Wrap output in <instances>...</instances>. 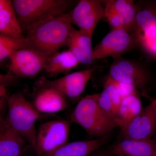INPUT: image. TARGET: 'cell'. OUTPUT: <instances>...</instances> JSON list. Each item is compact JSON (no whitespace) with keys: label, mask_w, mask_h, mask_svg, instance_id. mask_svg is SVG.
Instances as JSON below:
<instances>
[{"label":"cell","mask_w":156,"mask_h":156,"mask_svg":"<svg viewBox=\"0 0 156 156\" xmlns=\"http://www.w3.org/2000/svg\"><path fill=\"white\" fill-rule=\"evenodd\" d=\"M75 29L67 12L37 23L27 32L24 37L27 48L50 56L62 47L67 46Z\"/></svg>","instance_id":"6da1fadb"},{"label":"cell","mask_w":156,"mask_h":156,"mask_svg":"<svg viewBox=\"0 0 156 156\" xmlns=\"http://www.w3.org/2000/svg\"><path fill=\"white\" fill-rule=\"evenodd\" d=\"M11 2L23 34L39 23L67 13L77 3L73 0H13Z\"/></svg>","instance_id":"7a4b0ae2"},{"label":"cell","mask_w":156,"mask_h":156,"mask_svg":"<svg viewBox=\"0 0 156 156\" xmlns=\"http://www.w3.org/2000/svg\"><path fill=\"white\" fill-rule=\"evenodd\" d=\"M99 95L94 94L83 98L74 109L70 118L72 122L80 126L90 136L101 137L117 126L98 106Z\"/></svg>","instance_id":"3957f363"},{"label":"cell","mask_w":156,"mask_h":156,"mask_svg":"<svg viewBox=\"0 0 156 156\" xmlns=\"http://www.w3.org/2000/svg\"><path fill=\"white\" fill-rule=\"evenodd\" d=\"M7 108L5 118L9 125L34 148L37 134L35 123L41 113L20 92L8 98Z\"/></svg>","instance_id":"277c9868"},{"label":"cell","mask_w":156,"mask_h":156,"mask_svg":"<svg viewBox=\"0 0 156 156\" xmlns=\"http://www.w3.org/2000/svg\"><path fill=\"white\" fill-rule=\"evenodd\" d=\"M70 130V124L65 120H53L41 125L34 148L37 155H44L68 143Z\"/></svg>","instance_id":"5b68a950"},{"label":"cell","mask_w":156,"mask_h":156,"mask_svg":"<svg viewBox=\"0 0 156 156\" xmlns=\"http://www.w3.org/2000/svg\"><path fill=\"white\" fill-rule=\"evenodd\" d=\"M108 77L115 82L134 86L139 93L147 95L146 87L148 82L147 72L135 62L122 56L114 58Z\"/></svg>","instance_id":"8992f818"},{"label":"cell","mask_w":156,"mask_h":156,"mask_svg":"<svg viewBox=\"0 0 156 156\" xmlns=\"http://www.w3.org/2000/svg\"><path fill=\"white\" fill-rule=\"evenodd\" d=\"M48 57L44 53L32 48L17 50L9 58V74L17 77H35L44 70Z\"/></svg>","instance_id":"52a82bcc"},{"label":"cell","mask_w":156,"mask_h":156,"mask_svg":"<svg viewBox=\"0 0 156 156\" xmlns=\"http://www.w3.org/2000/svg\"><path fill=\"white\" fill-rule=\"evenodd\" d=\"M136 45L132 34L122 29H113L93 49L92 58L94 61L107 57H121Z\"/></svg>","instance_id":"ba28073f"},{"label":"cell","mask_w":156,"mask_h":156,"mask_svg":"<svg viewBox=\"0 0 156 156\" xmlns=\"http://www.w3.org/2000/svg\"><path fill=\"white\" fill-rule=\"evenodd\" d=\"M97 69V66H94L53 80L42 77L37 82L36 86L50 87L56 89L66 98L76 99L84 92L92 75Z\"/></svg>","instance_id":"9c48e42d"},{"label":"cell","mask_w":156,"mask_h":156,"mask_svg":"<svg viewBox=\"0 0 156 156\" xmlns=\"http://www.w3.org/2000/svg\"><path fill=\"white\" fill-rule=\"evenodd\" d=\"M69 15L72 24L92 37L98 23L105 17V9L100 1L80 0L69 12Z\"/></svg>","instance_id":"30bf717a"},{"label":"cell","mask_w":156,"mask_h":156,"mask_svg":"<svg viewBox=\"0 0 156 156\" xmlns=\"http://www.w3.org/2000/svg\"><path fill=\"white\" fill-rule=\"evenodd\" d=\"M105 17L113 29L134 30L137 6L131 0H109L104 8Z\"/></svg>","instance_id":"8fae6325"},{"label":"cell","mask_w":156,"mask_h":156,"mask_svg":"<svg viewBox=\"0 0 156 156\" xmlns=\"http://www.w3.org/2000/svg\"><path fill=\"white\" fill-rule=\"evenodd\" d=\"M121 129L125 139H151L156 133V117L151 104L142 108L139 114Z\"/></svg>","instance_id":"7c38bea8"},{"label":"cell","mask_w":156,"mask_h":156,"mask_svg":"<svg viewBox=\"0 0 156 156\" xmlns=\"http://www.w3.org/2000/svg\"><path fill=\"white\" fill-rule=\"evenodd\" d=\"M36 87L32 104L40 113H55L66 108V98L60 92L50 87Z\"/></svg>","instance_id":"4fadbf2b"},{"label":"cell","mask_w":156,"mask_h":156,"mask_svg":"<svg viewBox=\"0 0 156 156\" xmlns=\"http://www.w3.org/2000/svg\"><path fill=\"white\" fill-rule=\"evenodd\" d=\"M27 144L5 118H0V156H23Z\"/></svg>","instance_id":"5bb4252c"},{"label":"cell","mask_w":156,"mask_h":156,"mask_svg":"<svg viewBox=\"0 0 156 156\" xmlns=\"http://www.w3.org/2000/svg\"><path fill=\"white\" fill-rule=\"evenodd\" d=\"M156 33V4H150L143 8L137 7L135 25L132 32L136 44Z\"/></svg>","instance_id":"9a60e30c"},{"label":"cell","mask_w":156,"mask_h":156,"mask_svg":"<svg viewBox=\"0 0 156 156\" xmlns=\"http://www.w3.org/2000/svg\"><path fill=\"white\" fill-rule=\"evenodd\" d=\"M111 154L116 156H156V139H124L113 147Z\"/></svg>","instance_id":"2e32d148"},{"label":"cell","mask_w":156,"mask_h":156,"mask_svg":"<svg viewBox=\"0 0 156 156\" xmlns=\"http://www.w3.org/2000/svg\"><path fill=\"white\" fill-rule=\"evenodd\" d=\"M92 37L80 30L75 29L68 42L70 51L80 63L90 64L92 58Z\"/></svg>","instance_id":"e0dca14e"},{"label":"cell","mask_w":156,"mask_h":156,"mask_svg":"<svg viewBox=\"0 0 156 156\" xmlns=\"http://www.w3.org/2000/svg\"><path fill=\"white\" fill-rule=\"evenodd\" d=\"M104 138L68 143L42 156H89L104 144Z\"/></svg>","instance_id":"ac0fdd59"},{"label":"cell","mask_w":156,"mask_h":156,"mask_svg":"<svg viewBox=\"0 0 156 156\" xmlns=\"http://www.w3.org/2000/svg\"><path fill=\"white\" fill-rule=\"evenodd\" d=\"M122 99L118 90L108 77L102 92L98 97V106L105 115L115 122Z\"/></svg>","instance_id":"d6986e66"},{"label":"cell","mask_w":156,"mask_h":156,"mask_svg":"<svg viewBox=\"0 0 156 156\" xmlns=\"http://www.w3.org/2000/svg\"><path fill=\"white\" fill-rule=\"evenodd\" d=\"M69 50L57 52L49 56L43 70L50 76L58 75L73 69L80 64Z\"/></svg>","instance_id":"ffe728a7"},{"label":"cell","mask_w":156,"mask_h":156,"mask_svg":"<svg viewBox=\"0 0 156 156\" xmlns=\"http://www.w3.org/2000/svg\"><path fill=\"white\" fill-rule=\"evenodd\" d=\"M139 94L136 91L122 98L115 121L117 127L122 128L141 111L143 108Z\"/></svg>","instance_id":"44dd1931"},{"label":"cell","mask_w":156,"mask_h":156,"mask_svg":"<svg viewBox=\"0 0 156 156\" xmlns=\"http://www.w3.org/2000/svg\"><path fill=\"white\" fill-rule=\"evenodd\" d=\"M0 33L24 37L10 0H0Z\"/></svg>","instance_id":"7402d4cb"},{"label":"cell","mask_w":156,"mask_h":156,"mask_svg":"<svg viewBox=\"0 0 156 156\" xmlns=\"http://www.w3.org/2000/svg\"><path fill=\"white\" fill-rule=\"evenodd\" d=\"M27 48L25 37H18L0 33V61L9 58L17 50Z\"/></svg>","instance_id":"603a6c76"},{"label":"cell","mask_w":156,"mask_h":156,"mask_svg":"<svg viewBox=\"0 0 156 156\" xmlns=\"http://www.w3.org/2000/svg\"><path fill=\"white\" fill-rule=\"evenodd\" d=\"M150 56L156 58V34L141 40L137 44Z\"/></svg>","instance_id":"cb8c5ba5"},{"label":"cell","mask_w":156,"mask_h":156,"mask_svg":"<svg viewBox=\"0 0 156 156\" xmlns=\"http://www.w3.org/2000/svg\"><path fill=\"white\" fill-rule=\"evenodd\" d=\"M108 77L110 79L112 83L114 85L115 87L121 94L122 98L128 95H131L136 91H138L134 86L115 82V81L112 80L109 77Z\"/></svg>","instance_id":"d4e9b609"},{"label":"cell","mask_w":156,"mask_h":156,"mask_svg":"<svg viewBox=\"0 0 156 156\" xmlns=\"http://www.w3.org/2000/svg\"><path fill=\"white\" fill-rule=\"evenodd\" d=\"M8 98L5 86L0 83V118L4 117V112L7 108Z\"/></svg>","instance_id":"484cf974"},{"label":"cell","mask_w":156,"mask_h":156,"mask_svg":"<svg viewBox=\"0 0 156 156\" xmlns=\"http://www.w3.org/2000/svg\"><path fill=\"white\" fill-rule=\"evenodd\" d=\"M17 77L11 75L9 74H2L0 73V83L5 86L9 85L15 82L17 80Z\"/></svg>","instance_id":"4316f807"},{"label":"cell","mask_w":156,"mask_h":156,"mask_svg":"<svg viewBox=\"0 0 156 156\" xmlns=\"http://www.w3.org/2000/svg\"><path fill=\"white\" fill-rule=\"evenodd\" d=\"M152 106L153 108L154 112L155 115L156 117V98L155 99H152L151 102Z\"/></svg>","instance_id":"83f0119b"},{"label":"cell","mask_w":156,"mask_h":156,"mask_svg":"<svg viewBox=\"0 0 156 156\" xmlns=\"http://www.w3.org/2000/svg\"><path fill=\"white\" fill-rule=\"evenodd\" d=\"M91 156H111L110 155L104 152L98 153L97 154H95Z\"/></svg>","instance_id":"f1b7e54d"},{"label":"cell","mask_w":156,"mask_h":156,"mask_svg":"<svg viewBox=\"0 0 156 156\" xmlns=\"http://www.w3.org/2000/svg\"><path fill=\"white\" fill-rule=\"evenodd\" d=\"M2 64V61H0V66Z\"/></svg>","instance_id":"f546056e"},{"label":"cell","mask_w":156,"mask_h":156,"mask_svg":"<svg viewBox=\"0 0 156 156\" xmlns=\"http://www.w3.org/2000/svg\"></svg>","instance_id":"4dcf8cb0"}]
</instances>
